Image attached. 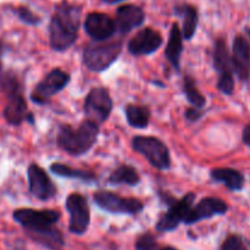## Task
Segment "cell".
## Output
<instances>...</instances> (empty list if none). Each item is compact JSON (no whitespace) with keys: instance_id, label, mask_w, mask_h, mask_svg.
I'll list each match as a JSON object with an SVG mask.
<instances>
[{"instance_id":"obj_1","label":"cell","mask_w":250,"mask_h":250,"mask_svg":"<svg viewBox=\"0 0 250 250\" xmlns=\"http://www.w3.org/2000/svg\"><path fill=\"white\" fill-rule=\"evenodd\" d=\"M82 7L62 0L55 6L49 22V43L53 50L66 51L77 41Z\"/></svg>"},{"instance_id":"obj_2","label":"cell","mask_w":250,"mask_h":250,"mask_svg":"<svg viewBox=\"0 0 250 250\" xmlns=\"http://www.w3.org/2000/svg\"><path fill=\"white\" fill-rule=\"evenodd\" d=\"M99 127V125L88 119L76 128L71 125H61L56 137L58 146L72 156L84 155L97 142L100 131Z\"/></svg>"},{"instance_id":"obj_3","label":"cell","mask_w":250,"mask_h":250,"mask_svg":"<svg viewBox=\"0 0 250 250\" xmlns=\"http://www.w3.org/2000/svg\"><path fill=\"white\" fill-rule=\"evenodd\" d=\"M122 51L121 42H97L93 41L83 50V63L94 72L107 70L119 59Z\"/></svg>"},{"instance_id":"obj_4","label":"cell","mask_w":250,"mask_h":250,"mask_svg":"<svg viewBox=\"0 0 250 250\" xmlns=\"http://www.w3.org/2000/svg\"><path fill=\"white\" fill-rule=\"evenodd\" d=\"M132 149L148 160L158 170H168L171 167V156L168 148L156 137L136 136L132 138Z\"/></svg>"},{"instance_id":"obj_5","label":"cell","mask_w":250,"mask_h":250,"mask_svg":"<svg viewBox=\"0 0 250 250\" xmlns=\"http://www.w3.org/2000/svg\"><path fill=\"white\" fill-rule=\"evenodd\" d=\"M161 197H163L164 203L168 205V210L156 222L155 229L159 232L175 231L182 224L187 212L193 207V203L195 202L197 194L189 192L181 199H176V198L171 197L166 193L161 194Z\"/></svg>"},{"instance_id":"obj_6","label":"cell","mask_w":250,"mask_h":250,"mask_svg":"<svg viewBox=\"0 0 250 250\" xmlns=\"http://www.w3.org/2000/svg\"><path fill=\"white\" fill-rule=\"evenodd\" d=\"M93 202L102 210L115 215H137L144 209V204L139 199L122 197L110 190L95 192Z\"/></svg>"},{"instance_id":"obj_7","label":"cell","mask_w":250,"mask_h":250,"mask_svg":"<svg viewBox=\"0 0 250 250\" xmlns=\"http://www.w3.org/2000/svg\"><path fill=\"white\" fill-rule=\"evenodd\" d=\"M214 68L219 73L217 89L225 95H232L234 92V71L229 48L224 38H219L214 45Z\"/></svg>"},{"instance_id":"obj_8","label":"cell","mask_w":250,"mask_h":250,"mask_svg":"<svg viewBox=\"0 0 250 250\" xmlns=\"http://www.w3.org/2000/svg\"><path fill=\"white\" fill-rule=\"evenodd\" d=\"M70 81V73L61 68H53L33 88L31 93V100L37 105H46L54 95L67 87Z\"/></svg>"},{"instance_id":"obj_9","label":"cell","mask_w":250,"mask_h":250,"mask_svg":"<svg viewBox=\"0 0 250 250\" xmlns=\"http://www.w3.org/2000/svg\"><path fill=\"white\" fill-rule=\"evenodd\" d=\"M111 97L105 87H94L89 90L83 104V111L85 117L97 125H102L109 119L112 111Z\"/></svg>"},{"instance_id":"obj_10","label":"cell","mask_w":250,"mask_h":250,"mask_svg":"<svg viewBox=\"0 0 250 250\" xmlns=\"http://www.w3.org/2000/svg\"><path fill=\"white\" fill-rule=\"evenodd\" d=\"M65 208L70 214L68 231L76 236H83L90 224V209L87 198L80 193H71L66 198Z\"/></svg>"},{"instance_id":"obj_11","label":"cell","mask_w":250,"mask_h":250,"mask_svg":"<svg viewBox=\"0 0 250 250\" xmlns=\"http://www.w3.org/2000/svg\"><path fill=\"white\" fill-rule=\"evenodd\" d=\"M12 217L17 224L26 229V232H33L48 229L58 224L61 214L56 210H36L23 208L15 210Z\"/></svg>"},{"instance_id":"obj_12","label":"cell","mask_w":250,"mask_h":250,"mask_svg":"<svg viewBox=\"0 0 250 250\" xmlns=\"http://www.w3.org/2000/svg\"><path fill=\"white\" fill-rule=\"evenodd\" d=\"M27 177H28L29 192L37 199L46 202L55 197L56 192H58L56 186L54 185L51 178L49 177L43 167L37 164H31L27 168Z\"/></svg>"},{"instance_id":"obj_13","label":"cell","mask_w":250,"mask_h":250,"mask_svg":"<svg viewBox=\"0 0 250 250\" xmlns=\"http://www.w3.org/2000/svg\"><path fill=\"white\" fill-rule=\"evenodd\" d=\"M229 210V205L225 200L215 197L203 198L197 205H193L183 219V224L194 225L203 220L211 219L214 216L225 215Z\"/></svg>"},{"instance_id":"obj_14","label":"cell","mask_w":250,"mask_h":250,"mask_svg":"<svg viewBox=\"0 0 250 250\" xmlns=\"http://www.w3.org/2000/svg\"><path fill=\"white\" fill-rule=\"evenodd\" d=\"M163 45V37L155 29H141L127 44L128 53L133 56H146L156 53Z\"/></svg>"},{"instance_id":"obj_15","label":"cell","mask_w":250,"mask_h":250,"mask_svg":"<svg viewBox=\"0 0 250 250\" xmlns=\"http://www.w3.org/2000/svg\"><path fill=\"white\" fill-rule=\"evenodd\" d=\"M84 31L93 41L104 42L116 32L115 21L104 12H90L84 20Z\"/></svg>"},{"instance_id":"obj_16","label":"cell","mask_w":250,"mask_h":250,"mask_svg":"<svg viewBox=\"0 0 250 250\" xmlns=\"http://www.w3.org/2000/svg\"><path fill=\"white\" fill-rule=\"evenodd\" d=\"M232 65L237 77L242 82L250 78V43L243 36H237L232 45Z\"/></svg>"},{"instance_id":"obj_17","label":"cell","mask_w":250,"mask_h":250,"mask_svg":"<svg viewBox=\"0 0 250 250\" xmlns=\"http://www.w3.org/2000/svg\"><path fill=\"white\" fill-rule=\"evenodd\" d=\"M144 21H146V12L138 5L126 4L116 10L115 24L120 33H129L134 28L142 26Z\"/></svg>"},{"instance_id":"obj_18","label":"cell","mask_w":250,"mask_h":250,"mask_svg":"<svg viewBox=\"0 0 250 250\" xmlns=\"http://www.w3.org/2000/svg\"><path fill=\"white\" fill-rule=\"evenodd\" d=\"M7 103L4 107V119L11 126H20L26 120V115L28 114V105L23 93L7 95Z\"/></svg>"},{"instance_id":"obj_19","label":"cell","mask_w":250,"mask_h":250,"mask_svg":"<svg viewBox=\"0 0 250 250\" xmlns=\"http://www.w3.org/2000/svg\"><path fill=\"white\" fill-rule=\"evenodd\" d=\"M183 51V36L181 27L177 22H173L168 34L167 45L165 49V56L176 71L181 68V55Z\"/></svg>"},{"instance_id":"obj_20","label":"cell","mask_w":250,"mask_h":250,"mask_svg":"<svg viewBox=\"0 0 250 250\" xmlns=\"http://www.w3.org/2000/svg\"><path fill=\"white\" fill-rule=\"evenodd\" d=\"M175 15L182 19V36L186 41H190L197 32L199 23V12L194 5L180 4L175 6Z\"/></svg>"},{"instance_id":"obj_21","label":"cell","mask_w":250,"mask_h":250,"mask_svg":"<svg viewBox=\"0 0 250 250\" xmlns=\"http://www.w3.org/2000/svg\"><path fill=\"white\" fill-rule=\"evenodd\" d=\"M210 177L215 182L225 185L232 192H239L244 187V176L239 171L231 167H216L210 171Z\"/></svg>"},{"instance_id":"obj_22","label":"cell","mask_w":250,"mask_h":250,"mask_svg":"<svg viewBox=\"0 0 250 250\" xmlns=\"http://www.w3.org/2000/svg\"><path fill=\"white\" fill-rule=\"evenodd\" d=\"M27 234L32 241L49 250H60L65 246L62 233L54 226L39 231L27 232Z\"/></svg>"},{"instance_id":"obj_23","label":"cell","mask_w":250,"mask_h":250,"mask_svg":"<svg viewBox=\"0 0 250 250\" xmlns=\"http://www.w3.org/2000/svg\"><path fill=\"white\" fill-rule=\"evenodd\" d=\"M50 172L54 175L59 176V177L63 178H71V180H80L83 182H93L97 181V175L92 171L82 170V168L71 167V166L65 165L61 163H53L49 167Z\"/></svg>"},{"instance_id":"obj_24","label":"cell","mask_w":250,"mask_h":250,"mask_svg":"<svg viewBox=\"0 0 250 250\" xmlns=\"http://www.w3.org/2000/svg\"><path fill=\"white\" fill-rule=\"evenodd\" d=\"M125 115L129 126L137 129H144L150 122L151 112L146 105L128 104L125 107Z\"/></svg>"},{"instance_id":"obj_25","label":"cell","mask_w":250,"mask_h":250,"mask_svg":"<svg viewBox=\"0 0 250 250\" xmlns=\"http://www.w3.org/2000/svg\"><path fill=\"white\" fill-rule=\"evenodd\" d=\"M107 182L111 185H126L134 187L141 182V177H139L138 171L133 166L124 164L112 171L111 175L107 178Z\"/></svg>"},{"instance_id":"obj_26","label":"cell","mask_w":250,"mask_h":250,"mask_svg":"<svg viewBox=\"0 0 250 250\" xmlns=\"http://www.w3.org/2000/svg\"><path fill=\"white\" fill-rule=\"evenodd\" d=\"M0 89L5 97L17 93H24L21 80L12 70H0Z\"/></svg>"},{"instance_id":"obj_27","label":"cell","mask_w":250,"mask_h":250,"mask_svg":"<svg viewBox=\"0 0 250 250\" xmlns=\"http://www.w3.org/2000/svg\"><path fill=\"white\" fill-rule=\"evenodd\" d=\"M183 92H185L186 98L189 102V104L193 107H197V109H204L205 104H207V99H205L204 95L199 92L197 87V83L193 77H190L189 75L185 76L183 78Z\"/></svg>"},{"instance_id":"obj_28","label":"cell","mask_w":250,"mask_h":250,"mask_svg":"<svg viewBox=\"0 0 250 250\" xmlns=\"http://www.w3.org/2000/svg\"><path fill=\"white\" fill-rule=\"evenodd\" d=\"M136 250H178L175 247L161 246L151 233H143L137 238Z\"/></svg>"},{"instance_id":"obj_29","label":"cell","mask_w":250,"mask_h":250,"mask_svg":"<svg viewBox=\"0 0 250 250\" xmlns=\"http://www.w3.org/2000/svg\"><path fill=\"white\" fill-rule=\"evenodd\" d=\"M15 14L19 17L20 21L23 22L24 24L28 26H38L42 23V17L34 14L29 7L27 6H19L15 9Z\"/></svg>"},{"instance_id":"obj_30","label":"cell","mask_w":250,"mask_h":250,"mask_svg":"<svg viewBox=\"0 0 250 250\" xmlns=\"http://www.w3.org/2000/svg\"><path fill=\"white\" fill-rule=\"evenodd\" d=\"M220 250H249V248L243 237L239 236V234L232 233L227 236L226 239L222 242Z\"/></svg>"},{"instance_id":"obj_31","label":"cell","mask_w":250,"mask_h":250,"mask_svg":"<svg viewBox=\"0 0 250 250\" xmlns=\"http://www.w3.org/2000/svg\"><path fill=\"white\" fill-rule=\"evenodd\" d=\"M203 115H204V112H203L202 109H197V107H193V106L188 107L185 112L186 120L189 122L199 121V120L203 117Z\"/></svg>"},{"instance_id":"obj_32","label":"cell","mask_w":250,"mask_h":250,"mask_svg":"<svg viewBox=\"0 0 250 250\" xmlns=\"http://www.w3.org/2000/svg\"><path fill=\"white\" fill-rule=\"evenodd\" d=\"M242 138H243V143L246 144V146H250V124H248L246 127H244Z\"/></svg>"},{"instance_id":"obj_33","label":"cell","mask_w":250,"mask_h":250,"mask_svg":"<svg viewBox=\"0 0 250 250\" xmlns=\"http://www.w3.org/2000/svg\"><path fill=\"white\" fill-rule=\"evenodd\" d=\"M24 121L29 122V124H31V125H34V116H33V114H32V112H28V114L26 115V120H24Z\"/></svg>"},{"instance_id":"obj_34","label":"cell","mask_w":250,"mask_h":250,"mask_svg":"<svg viewBox=\"0 0 250 250\" xmlns=\"http://www.w3.org/2000/svg\"><path fill=\"white\" fill-rule=\"evenodd\" d=\"M102 1L106 2V4H117V2L125 1V0H102Z\"/></svg>"},{"instance_id":"obj_35","label":"cell","mask_w":250,"mask_h":250,"mask_svg":"<svg viewBox=\"0 0 250 250\" xmlns=\"http://www.w3.org/2000/svg\"><path fill=\"white\" fill-rule=\"evenodd\" d=\"M4 51H5V45H4V43H2L1 39H0V58H1V56H2Z\"/></svg>"},{"instance_id":"obj_36","label":"cell","mask_w":250,"mask_h":250,"mask_svg":"<svg viewBox=\"0 0 250 250\" xmlns=\"http://www.w3.org/2000/svg\"><path fill=\"white\" fill-rule=\"evenodd\" d=\"M247 32H248V36L250 37V28H249V29H248V31H247Z\"/></svg>"}]
</instances>
